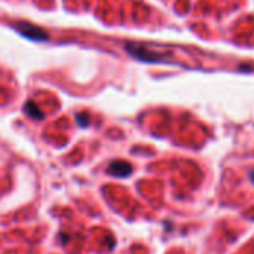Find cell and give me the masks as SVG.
<instances>
[{"label":"cell","instance_id":"cell-2","mask_svg":"<svg viewBox=\"0 0 254 254\" xmlns=\"http://www.w3.org/2000/svg\"><path fill=\"white\" fill-rule=\"evenodd\" d=\"M16 30L21 31L24 36L31 37V39H34V40H46V33L42 31V30L37 28V27H31V25H28V24H21V25L16 27Z\"/></svg>","mask_w":254,"mask_h":254},{"label":"cell","instance_id":"cell-1","mask_svg":"<svg viewBox=\"0 0 254 254\" xmlns=\"http://www.w3.org/2000/svg\"><path fill=\"white\" fill-rule=\"evenodd\" d=\"M132 171V167L131 164L125 162V161H116V162H112L107 173L115 176V177H128Z\"/></svg>","mask_w":254,"mask_h":254},{"label":"cell","instance_id":"cell-3","mask_svg":"<svg viewBox=\"0 0 254 254\" xmlns=\"http://www.w3.org/2000/svg\"><path fill=\"white\" fill-rule=\"evenodd\" d=\"M129 52H131L132 55H135V57L144 60V61H161V60H162V55H158V54H155V52H147V51H144L143 48H138V49H131V48H129Z\"/></svg>","mask_w":254,"mask_h":254},{"label":"cell","instance_id":"cell-5","mask_svg":"<svg viewBox=\"0 0 254 254\" xmlns=\"http://www.w3.org/2000/svg\"><path fill=\"white\" fill-rule=\"evenodd\" d=\"M250 179H252V182H253V183H254V170H253V171H252V173H250Z\"/></svg>","mask_w":254,"mask_h":254},{"label":"cell","instance_id":"cell-4","mask_svg":"<svg viewBox=\"0 0 254 254\" xmlns=\"http://www.w3.org/2000/svg\"><path fill=\"white\" fill-rule=\"evenodd\" d=\"M25 109H27V112H28L30 115H33V116H36V115H37L39 118H42V115H40V113L37 112V109H31V103H28Z\"/></svg>","mask_w":254,"mask_h":254}]
</instances>
